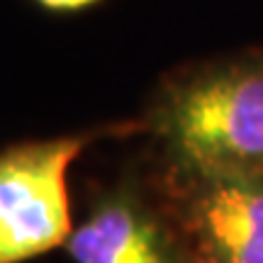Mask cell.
Segmentation results:
<instances>
[{
    "mask_svg": "<svg viewBox=\"0 0 263 263\" xmlns=\"http://www.w3.org/2000/svg\"><path fill=\"white\" fill-rule=\"evenodd\" d=\"M161 173L263 176V49L163 78L141 117Z\"/></svg>",
    "mask_w": 263,
    "mask_h": 263,
    "instance_id": "6da1fadb",
    "label": "cell"
},
{
    "mask_svg": "<svg viewBox=\"0 0 263 263\" xmlns=\"http://www.w3.org/2000/svg\"><path fill=\"white\" fill-rule=\"evenodd\" d=\"M141 120L110 122L0 151V263H22L66 246L73 232L68 171L85 149L141 132Z\"/></svg>",
    "mask_w": 263,
    "mask_h": 263,
    "instance_id": "7a4b0ae2",
    "label": "cell"
},
{
    "mask_svg": "<svg viewBox=\"0 0 263 263\" xmlns=\"http://www.w3.org/2000/svg\"><path fill=\"white\" fill-rule=\"evenodd\" d=\"M195 263H263V176H173L151 180Z\"/></svg>",
    "mask_w": 263,
    "mask_h": 263,
    "instance_id": "3957f363",
    "label": "cell"
},
{
    "mask_svg": "<svg viewBox=\"0 0 263 263\" xmlns=\"http://www.w3.org/2000/svg\"><path fill=\"white\" fill-rule=\"evenodd\" d=\"M64 249L73 263H195L156 185L134 178L95 190Z\"/></svg>",
    "mask_w": 263,
    "mask_h": 263,
    "instance_id": "277c9868",
    "label": "cell"
},
{
    "mask_svg": "<svg viewBox=\"0 0 263 263\" xmlns=\"http://www.w3.org/2000/svg\"><path fill=\"white\" fill-rule=\"evenodd\" d=\"M42 8L54 10V12H73V10H83L88 5H93L98 0H34Z\"/></svg>",
    "mask_w": 263,
    "mask_h": 263,
    "instance_id": "5b68a950",
    "label": "cell"
}]
</instances>
